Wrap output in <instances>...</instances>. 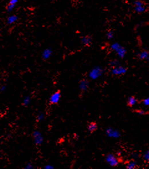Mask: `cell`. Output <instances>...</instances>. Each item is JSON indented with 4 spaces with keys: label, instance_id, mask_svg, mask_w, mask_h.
I'll list each match as a JSON object with an SVG mask.
<instances>
[{
    "label": "cell",
    "instance_id": "52a82bcc",
    "mask_svg": "<svg viewBox=\"0 0 149 169\" xmlns=\"http://www.w3.org/2000/svg\"><path fill=\"white\" fill-rule=\"evenodd\" d=\"M89 85V81L87 79H81L79 82V85H78V86H79V89L81 92H85L88 89Z\"/></svg>",
    "mask_w": 149,
    "mask_h": 169
},
{
    "label": "cell",
    "instance_id": "d6986e66",
    "mask_svg": "<svg viewBox=\"0 0 149 169\" xmlns=\"http://www.w3.org/2000/svg\"><path fill=\"white\" fill-rule=\"evenodd\" d=\"M143 159L146 161L147 162H149V149H147V151H145L144 153L143 154Z\"/></svg>",
    "mask_w": 149,
    "mask_h": 169
},
{
    "label": "cell",
    "instance_id": "2e32d148",
    "mask_svg": "<svg viewBox=\"0 0 149 169\" xmlns=\"http://www.w3.org/2000/svg\"><path fill=\"white\" fill-rule=\"evenodd\" d=\"M137 165L136 161H130V162L127 164L126 168L127 169H134L137 167Z\"/></svg>",
    "mask_w": 149,
    "mask_h": 169
},
{
    "label": "cell",
    "instance_id": "277c9868",
    "mask_svg": "<svg viewBox=\"0 0 149 169\" xmlns=\"http://www.w3.org/2000/svg\"><path fill=\"white\" fill-rule=\"evenodd\" d=\"M106 134L107 136L111 138H114V139H117L121 137V132L119 130L114 129L113 128L109 127L106 130Z\"/></svg>",
    "mask_w": 149,
    "mask_h": 169
},
{
    "label": "cell",
    "instance_id": "4fadbf2b",
    "mask_svg": "<svg viewBox=\"0 0 149 169\" xmlns=\"http://www.w3.org/2000/svg\"><path fill=\"white\" fill-rule=\"evenodd\" d=\"M18 17L16 15H11L7 19V23L8 24H13L16 22L17 20Z\"/></svg>",
    "mask_w": 149,
    "mask_h": 169
},
{
    "label": "cell",
    "instance_id": "8992f818",
    "mask_svg": "<svg viewBox=\"0 0 149 169\" xmlns=\"http://www.w3.org/2000/svg\"><path fill=\"white\" fill-rule=\"evenodd\" d=\"M32 137L34 138V141L36 145H40L42 144L44 141V138L42 134L39 131H34L32 133Z\"/></svg>",
    "mask_w": 149,
    "mask_h": 169
},
{
    "label": "cell",
    "instance_id": "603a6c76",
    "mask_svg": "<svg viewBox=\"0 0 149 169\" xmlns=\"http://www.w3.org/2000/svg\"><path fill=\"white\" fill-rule=\"evenodd\" d=\"M106 37L109 40L112 39L114 37V33L112 31H108L106 33Z\"/></svg>",
    "mask_w": 149,
    "mask_h": 169
},
{
    "label": "cell",
    "instance_id": "9c48e42d",
    "mask_svg": "<svg viewBox=\"0 0 149 169\" xmlns=\"http://www.w3.org/2000/svg\"><path fill=\"white\" fill-rule=\"evenodd\" d=\"M87 129L90 133L95 132V131L98 130V124L95 122H90L88 125Z\"/></svg>",
    "mask_w": 149,
    "mask_h": 169
},
{
    "label": "cell",
    "instance_id": "e0dca14e",
    "mask_svg": "<svg viewBox=\"0 0 149 169\" xmlns=\"http://www.w3.org/2000/svg\"><path fill=\"white\" fill-rule=\"evenodd\" d=\"M31 97L29 96H27L24 97L23 99V100H22V105L23 106H28V105H29V104L30 103V102H31Z\"/></svg>",
    "mask_w": 149,
    "mask_h": 169
},
{
    "label": "cell",
    "instance_id": "7402d4cb",
    "mask_svg": "<svg viewBox=\"0 0 149 169\" xmlns=\"http://www.w3.org/2000/svg\"><path fill=\"white\" fill-rule=\"evenodd\" d=\"M44 118V114L43 113H40V114H39L37 116V121L38 122L42 121Z\"/></svg>",
    "mask_w": 149,
    "mask_h": 169
},
{
    "label": "cell",
    "instance_id": "ffe728a7",
    "mask_svg": "<svg viewBox=\"0 0 149 169\" xmlns=\"http://www.w3.org/2000/svg\"><path fill=\"white\" fill-rule=\"evenodd\" d=\"M15 6H16V5H13V4H11V3H9V4L7 5V6L6 7V9L7 11H8V12H11V11L14 9Z\"/></svg>",
    "mask_w": 149,
    "mask_h": 169
},
{
    "label": "cell",
    "instance_id": "5bb4252c",
    "mask_svg": "<svg viewBox=\"0 0 149 169\" xmlns=\"http://www.w3.org/2000/svg\"><path fill=\"white\" fill-rule=\"evenodd\" d=\"M137 100L135 97L134 96H130L128 97V105L129 107H132L137 104Z\"/></svg>",
    "mask_w": 149,
    "mask_h": 169
},
{
    "label": "cell",
    "instance_id": "44dd1931",
    "mask_svg": "<svg viewBox=\"0 0 149 169\" xmlns=\"http://www.w3.org/2000/svg\"><path fill=\"white\" fill-rule=\"evenodd\" d=\"M119 65H120V63H119L118 60H116V59L112 60V61H111V62H110V65L112 67L119 66Z\"/></svg>",
    "mask_w": 149,
    "mask_h": 169
},
{
    "label": "cell",
    "instance_id": "9a60e30c",
    "mask_svg": "<svg viewBox=\"0 0 149 169\" xmlns=\"http://www.w3.org/2000/svg\"><path fill=\"white\" fill-rule=\"evenodd\" d=\"M149 56V52L147 50H143L139 53V58L140 59H147Z\"/></svg>",
    "mask_w": 149,
    "mask_h": 169
},
{
    "label": "cell",
    "instance_id": "ac0fdd59",
    "mask_svg": "<svg viewBox=\"0 0 149 169\" xmlns=\"http://www.w3.org/2000/svg\"><path fill=\"white\" fill-rule=\"evenodd\" d=\"M121 45L120 44H119V43L117 42H115V43H113V44H111V49L113 50V51H114L115 52L117 50L118 48L120 47Z\"/></svg>",
    "mask_w": 149,
    "mask_h": 169
},
{
    "label": "cell",
    "instance_id": "83f0119b",
    "mask_svg": "<svg viewBox=\"0 0 149 169\" xmlns=\"http://www.w3.org/2000/svg\"><path fill=\"white\" fill-rule=\"evenodd\" d=\"M44 168L46 169H52V168H54V167L52 166H51V165H50V164H47V165H46V166L44 167Z\"/></svg>",
    "mask_w": 149,
    "mask_h": 169
},
{
    "label": "cell",
    "instance_id": "f1b7e54d",
    "mask_svg": "<svg viewBox=\"0 0 149 169\" xmlns=\"http://www.w3.org/2000/svg\"><path fill=\"white\" fill-rule=\"evenodd\" d=\"M5 89H6V86L3 85L0 89H1V91H5Z\"/></svg>",
    "mask_w": 149,
    "mask_h": 169
},
{
    "label": "cell",
    "instance_id": "30bf717a",
    "mask_svg": "<svg viewBox=\"0 0 149 169\" xmlns=\"http://www.w3.org/2000/svg\"><path fill=\"white\" fill-rule=\"evenodd\" d=\"M115 53H117V56L120 58H124L126 55V50L125 48L121 46L118 48L117 50L115 51Z\"/></svg>",
    "mask_w": 149,
    "mask_h": 169
},
{
    "label": "cell",
    "instance_id": "3957f363",
    "mask_svg": "<svg viewBox=\"0 0 149 169\" xmlns=\"http://www.w3.org/2000/svg\"><path fill=\"white\" fill-rule=\"evenodd\" d=\"M127 71H128V68L127 67L119 65L112 67L111 73L112 74L114 75V76H121V75L125 74L127 73Z\"/></svg>",
    "mask_w": 149,
    "mask_h": 169
},
{
    "label": "cell",
    "instance_id": "f546056e",
    "mask_svg": "<svg viewBox=\"0 0 149 169\" xmlns=\"http://www.w3.org/2000/svg\"><path fill=\"white\" fill-rule=\"evenodd\" d=\"M147 61H149V56H148V57L147 58Z\"/></svg>",
    "mask_w": 149,
    "mask_h": 169
},
{
    "label": "cell",
    "instance_id": "484cf974",
    "mask_svg": "<svg viewBox=\"0 0 149 169\" xmlns=\"http://www.w3.org/2000/svg\"><path fill=\"white\" fill-rule=\"evenodd\" d=\"M19 0H9V3H11V4H13V5H16V4L18 3Z\"/></svg>",
    "mask_w": 149,
    "mask_h": 169
},
{
    "label": "cell",
    "instance_id": "8fae6325",
    "mask_svg": "<svg viewBox=\"0 0 149 169\" xmlns=\"http://www.w3.org/2000/svg\"><path fill=\"white\" fill-rule=\"evenodd\" d=\"M52 55V50L50 48H46L45 49L42 54V56L44 59H48Z\"/></svg>",
    "mask_w": 149,
    "mask_h": 169
},
{
    "label": "cell",
    "instance_id": "cb8c5ba5",
    "mask_svg": "<svg viewBox=\"0 0 149 169\" xmlns=\"http://www.w3.org/2000/svg\"><path fill=\"white\" fill-rule=\"evenodd\" d=\"M142 102V104L144 105V106H149V97H147V98L143 99Z\"/></svg>",
    "mask_w": 149,
    "mask_h": 169
},
{
    "label": "cell",
    "instance_id": "ba28073f",
    "mask_svg": "<svg viewBox=\"0 0 149 169\" xmlns=\"http://www.w3.org/2000/svg\"><path fill=\"white\" fill-rule=\"evenodd\" d=\"M135 10L137 13H143L145 10V7L144 6L143 3L140 1H136L135 2Z\"/></svg>",
    "mask_w": 149,
    "mask_h": 169
},
{
    "label": "cell",
    "instance_id": "d4e9b609",
    "mask_svg": "<svg viewBox=\"0 0 149 169\" xmlns=\"http://www.w3.org/2000/svg\"><path fill=\"white\" fill-rule=\"evenodd\" d=\"M137 114H139V115H145L146 114V112H145L144 110H137Z\"/></svg>",
    "mask_w": 149,
    "mask_h": 169
},
{
    "label": "cell",
    "instance_id": "7c38bea8",
    "mask_svg": "<svg viewBox=\"0 0 149 169\" xmlns=\"http://www.w3.org/2000/svg\"><path fill=\"white\" fill-rule=\"evenodd\" d=\"M91 42H92V39L91 37L89 36H85L83 37H82L81 39V43L85 46L90 45Z\"/></svg>",
    "mask_w": 149,
    "mask_h": 169
},
{
    "label": "cell",
    "instance_id": "6da1fadb",
    "mask_svg": "<svg viewBox=\"0 0 149 169\" xmlns=\"http://www.w3.org/2000/svg\"><path fill=\"white\" fill-rule=\"evenodd\" d=\"M104 73V70L101 67L99 66H96L89 71L88 74L89 77L91 79H96L99 78L102 76V74Z\"/></svg>",
    "mask_w": 149,
    "mask_h": 169
},
{
    "label": "cell",
    "instance_id": "4316f807",
    "mask_svg": "<svg viewBox=\"0 0 149 169\" xmlns=\"http://www.w3.org/2000/svg\"><path fill=\"white\" fill-rule=\"evenodd\" d=\"M24 168H28V169H31V168H33V166H32L31 164L29 163V164H27V165H26Z\"/></svg>",
    "mask_w": 149,
    "mask_h": 169
},
{
    "label": "cell",
    "instance_id": "5b68a950",
    "mask_svg": "<svg viewBox=\"0 0 149 169\" xmlns=\"http://www.w3.org/2000/svg\"><path fill=\"white\" fill-rule=\"evenodd\" d=\"M62 94L60 91H55L50 96L49 98V103L52 105L57 104L60 102V100Z\"/></svg>",
    "mask_w": 149,
    "mask_h": 169
},
{
    "label": "cell",
    "instance_id": "7a4b0ae2",
    "mask_svg": "<svg viewBox=\"0 0 149 169\" xmlns=\"http://www.w3.org/2000/svg\"><path fill=\"white\" fill-rule=\"evenodd\" d=\"M105 160L106 162L111 167H117L119 164V160L115 155L112 153H109L105 157Z\"/></svg>",
    "mask_w": 149,
    "mask_h": 169
}]
</instances>
